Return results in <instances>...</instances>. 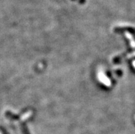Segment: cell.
Here are the masks:
<instances>
[{
  "instance_id": "cell-1",
  "label": "cell",
  "mask_w": 135,
  "mask_h": 134,
  "mask_svg": "<svg viewBox=\"0 0 135 134\" xmlns=\"http://www.w3.org/2000/svg\"><path fill=\"white\" fill-rule=\"evenodd\" d=\"M125 36L129 40L130 44V46H131L132 48L135 49V41L131 34L129 33V32H125Z\"/></svg>"
},
{
  "instance_id": "cell-2",
  "label": "cell",
  "mask_w": 135,
  "mask_h": 134,
  "mask_svg": "<svg viewBox=\"0 0 135 134\" xmlns=\"http://www.w3.org/2000/svg\"><path fill=\"white\" fill-rule=\"evenodd\" d=\"M133 66H134V68H135V61H134L133 62Z\"/></svg>"
}]
</instances>
